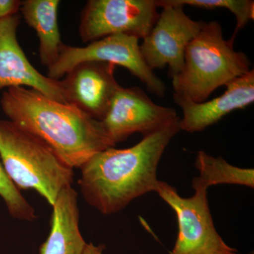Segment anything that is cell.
Segmentation results:
<instances>
[{"label":"cell","instance_id":"cell-9","mask_svg":"<svg viewBox=\"0 0 254 254\" xmlns=\"http://www.w3.org/2000/svg\"><path fill=\"white\" fill-rule=\"evenodd\" d=\"M175 109L155 104L138 87L120 86L102 120L107 136L114 144L135 133H153L178 120Z\"/></svg>","mask_w":254,"mask_h":254},{"label":"cell","instance_id":"cell-18","mask_svg":"<svg viewBox=\"0 0 254 254\" xmlns=\"http://www.w3.org/2000/svg\"><path fill=\"white\" fill-rule=\"evenodd\" d=\"M21 6L18 0H0V20L17 14Z\"/></svg>","mask_w":254,"mask_h":254},{"label":"cell","instance_id":"cell-15","mask_svg":"<svg viewBox=\"0 0 254 254\" xmlns=\"http://www.w3.org/2000/svg\"><path fill=\"white\" fill-rule=\"evenodd\" d=\"M199 171L192 184L208 189L218 185H237L254 187V171L252 168H241L227 163L222 157L215 158L204 150H199L195 160Z\"/></svg>","mask_w":254,"mask_h":254},{"label":"cell","instance_id":"cell-12","mask_svg":"<svg viewBox=\"0 0 254 254\" xmlns=\"http://www.w3.org/2000/svg\"><path fill=\"white\" fill-rule=\"evenodd\" d=\"M225 86L223 94L203 103L173 96L182 109L180 129L191 133L203 131L228 114L252 105L254 101V70L251 69Z\"/></svg>","mask_w":254,"mask_h":254},{"label":"cell","instance_id":"cell-13","mask_svg":"<svg viewBox=\"0 0 254 254\" xmlns=\"http://www.w3.org/2000/svg\"><path fill=\"white\" fill-rule=\"evenodd\" d=\"M52 207L51 229L40 254H83L87 243L80 231L77 192L65 187Z\"/></svg>","mask_w":254,"mask_h":254},{"label":"cell","instance_id":"cell-7","mask_svg":"<svg viewBox=\"0 0 254 254\" xmlns=\"http://www.w3.org/2000/svg\"><path fill=\"white\" fill-rule=\"evenodd\" d=\"M155 0H89L82 10L79 35L84 43L125 34L144 39L158 20Z\"/></svg>","mask_w":254,"mask_h":254},{"label":"cell","instance_id":"cell-6","mask_svg":"<svg viewBox=\"0 0 254 254\" xmlns=\"http://www.w3.org/2000/svg\"><path fill=\"white\" fill-rule=\"evenodd\" d=\"M138 41L136 37L116 34L92 42L86 47L63 43L56 63L48 68L47 76L60 80L76 65L88 62L111 63L127 68L150 93L164 97L165 84L145 63Z\"/></svg>","mask_w":254,"mask_h":254},{"label":"cell","instance_id":"cell-2","mask_svg":"<svg viewBox=\"0 0 254 254\" xmlns=\"http://www.w3.org/2000/svg\"><path fill=\"white\" fill-rule=\"evenodd\" d=\"M0 105L9 121L44 141L72 169L81 168L96 153L116 146L101 122L74 105L32 88H7Z\"/></svg>","mask_w":254,"mask_h":254},{"label":"cell","instance_id":"cell-3","mask_svg":"<svg viewBox=\"0 0 254 254\" xmlns=\"http://www.w3.org/2000/svg\"><path fill=\"white\" fill-rule=\"evenodd\" d=\"M234 43V38H224L218 21H204L187 48L181 72L172 77L173 96L203 103L220 87L249 72L250 60L235 50Z\"/></svg>","mask_w":254,"mask_h":254},{"label":"cell","instance_id":"cell-5","mask_svg":"<svg viewBox=\"0 0 254 254\" xmlns=\"http://www.w3.org/2000/svg\"><path fill=\"white\" fill-rule=\"evenodd\" d=\"M194 194L183 198L175 187L159 180L155 192L177 215L178 235L170 254H240L229 247L214 225L208 189L192 184Z\"/></svg>","mask_w":254,"mask_h":254},{"label":"cell","instance_id":"cell-8","mask_svg":"<svg viewBox=\"0 0 254 254\" xmlns=\"http://www.w3.org/2000/svg\"><path fill=\"white\" fill-rule=\"evenodd\" d=\"M155 2L163 9L151 31L143 39L140 49L152 70L168 66L173 77L181 72L187 48L199 33L204 21L190 18L184 6L173 0H155Z\"/></svg>","mask_w":254,"mask_h":254},{"label":"cell","instance_id":"cell-11","mask_svg":"<svg viewBox=\"0 0 254 254\" xmlns=\"http://www.w3.org/2000/svg\"><path fill=\"white\" fill-rule=\"evenodd\" d=\"M19 15L0 20V89L26 87L66 103L60 80L42 74L28 61L16 37Z\"/></svg>","mask_w":254,"mask_h":254},{"label":"cell","instance_id":"cell-19","mask_svg":"<svg viewBox=\"0 0 254 254\" xmlns=\"http://www.w3.org/2000/svg\"><path fill=\"white\" fill-rule=\"evenodd\" d=\"M105 246L103 245H95L94 244H87L83 254H103Z\"/></svg>","mask_w":254,"mask_h":254},{"label":"cell","instance_id":"cell-4","mask_svg":"<svg viewBox=\"0 0 254 254\" xmlns=\"http://www.w3.org/2000/svg\"><path fill=\"white\" fill-rule=\"evenodd\" d=\"M0 160L18 190H36L52 206L73 182V169L44 141L9 120H0Z\"/></svg>","mask_w":254,"mask_h":254},{"label":"cell","instance_id":"cell-14","mask_svg":"<svg viewBox=\"0 0 254 254\" xmlns=\"http://www.w3.org/2000/svg\"><path fill=\"white\" fill-rule=\"evenodd\" d=\"M60 0H25L20 8L25 21L36 32L43 65L50 67L59 58L63 46L59 25Z\"/></svg>","mask_w":254,"mask_h":254},{"label":"cell","instance_id":"cell-17","mask_svg":"<svg viewBox=\"0 0 254 254\" xmlns=\"http://www.w3.org/2000/svg\"><path fill=\"white\" fill-rule=\"evenodd\" d=\"M0 197L4 200L11 217L18 220L33 221L37 216L34 209L9 180L0 161Z\"/></svg>","mask_w":254,"mask_h":254},{"label":"cell","instance_id":"cell-1","mask_svg":"<svg viewBox=\"0 0 254 254\" xmlns=\"http://www.w3.org/2000/svg\"><path fill=\"white\" fill-rule=\"evenodd\" d=\"M180 120L143 136L131 148H108L83 164L78 183L87 203L103 215H112L155 191L158 164L169 143L181 131Z\"/></svg>","mask_w":254,"mask_h":254},{"label":"cell","instance_id":"cell-16","mask_svg":"<svg viewBox=\"0 0 254 254\" xmlns=\"http://www.w3.org/2000/svg\"><path fill=\"white\" fill-rule=\"evenodd\" d=\"M176 4L188 5L199 9H226L235 15L237 26L232 38H235L239 30L242 29L254 18L253 0H173Z\"/></svg>","mask_w":254,"mask_h":254},{"label":"cell","instance_id":"cell-10","mask_svg":"<svg viewBox=\"0 0 254 254\" xmlns=\"http://www.w3.org/2000/svg\"><path fill=\"white\" fill-rule=\"evenodd\" d=\"M113 64H79L60 80L64 98L92 118L102 121L109 109L118 84Z\"/></svg>","mask_w":254,"mask_h":254}]
</instances>
